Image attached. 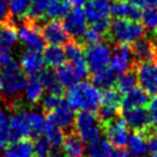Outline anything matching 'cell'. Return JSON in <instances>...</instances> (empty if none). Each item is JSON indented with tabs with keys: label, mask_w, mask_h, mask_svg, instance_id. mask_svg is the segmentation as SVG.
<instances>
[{
	"label": "cell",
	"mask_w": 157,
	"mask_h": 157,
	"mask_svg": "<svg viewBox=\"0 0 157 157\" xmlns=\"http://www.w3.org/2000/svg\"><path fill=\"white\" fill-rule=\"evenodd\" d=\"M126 146L128 148V154L132 157H144L149 151L148 141L144 135L139 132L129 134Z\"/></svg>",
	"instance_id": "cell-23"
},
{
	"label": "cell",
	"mask_w": 157,
	"mask_h": 157,
	"mask_svg": "<svg viewBox=\"0 0 157 157\" xmlns=\"http://www.w3.org/2000/svg\"><path fill=\"white\" fill-rule=\"evenodd\" d=\"M136 75L131 71H127L125 73L120 74V76L117 78L116 87L120 94H127L136 87Z\"/></svg>",
	"instance_id": "cell-33"
},
{
	"label": "cell",
	"mask_w": 157,
	"mask_h": 157,
	"mask_svg": "<svg viewBox=\"0 0 157 157\" xmlns=\"http://www.w3.org/2000/svg\"><path fill=\"white\" fill-rule=\"evenodd\" d=\"M88 144V157H110L113 151V146L104 137H98Z\"/></svg>",
	"instance_id": "cell-29"
},
{
	"label": "cell",
	"mask_w": 157,
	"mask_h": 157,
	"mask_svg": "<svg viewBox=\"0 0 157 157\" xmlns=\"http://www.w3.org/2000/svg\"><path fill=\"white\" fill-rule=\"evenodd\" d=\"M132 54L139 64L157 60V45L147 38H140L133 43Z\"/></svg>",
	"instance_id": "cell-16"
},
{
	"label": "cell",
	"mask_w": 157,
	"mask_h": 157,
	"mask_svg": "<svg viewBox=\"0 0 157 157\" xmlns=\"http://www.w3.org/2000/svg\"><path fill=\"white\" fill-rule=\"evenodd\" d=\"M141 20L143 22V27L149 30L157 29V8L146 7L144 12L141 15Z\"/></svg>",
	"instance_id": "cell-38"
},
{
	"label": "cell",
	"mask_w": 157,
	"mask_h": 157,
	"mask_svg": "<svg viewBox=\"0 0 157 157\" xmlns=\"http://www.w3.org/2000/svg\"><path fill=\"white\" fill-rule=\"evenodd\" d=\"M103 38V36L99 34L98 31L94 29L93 27L89 28V29H86L84 34L82 35V42L84 44L88 45H93V44H97L101 42V39Z\"/></svg>",
	"instance_id": "cell-42"
},
{
	"label": "cell",
	"mask_w": 157,
	"mask_h": 157,
	"mask_svg": "<svg viewBox=\"0 0 157 157\" xmlns=\"http://www.w3.org/2000/svg\"><path fill=\"white\" fill-rule=\"evenodd\" d=\"M43 59L46 66L49 67H59L60 65L65 64V52L64 49L58 45H50L44 49Z\"/></svg>",
	"instance_id": "cell-30"
},
{
	"label": "cell",
	"mask_w": 157,
	"mask_h": 157,
	"mask_svg": "<svg viewBox=\"0 0 157 157\" xmlns=\"http://www.w3.org/2000/svg\"><path fill=\"white\" fill-rule=\"evenodd\" d=\"M39 78L42 81V83L50 93L57 94V95H61L63 93V86L60 84L58 78L56 75V72L52 69H45L42 71V73L39 75Z\"/></svg>",
	"instance_id": "cell-32"
},
{
	"label": "cell",
	"mask_w": 157,
	"mask_h": 157,
	"mask_svg": "<svg viewBox=\"0 0 157 157\" xmlns=\"http://www.w3.org/2000/svg\"><path fill=\"white\" fill-rule=\"evenodd\" d=\"M136 78L148 95L157 96V60L137 65Z\"/></svg>",
	"instance_id": "cell-8"
},
{
	"label": "cell",
	"mask_w": 157,
	"mask_h": 157,
	"mask_svg": "<svg viewBox=\"0 0 157 157\" xmlns=\"http://www.w3.org/2000/svg\"><path fill=\"white\" fill-rule=\"evenodd\" d=\"M61 147L66 157H84L86 155L84 142L78 135L72 134L65 137V141Z\"/></svg>",
	"instance_id": "cell-25"
},
{
	"label": "cell",
	"mask_w": 157,
	"mask_h": 157,
	"mask_svg": "<svg viewBox=\"0 0 157 157\" xmlns=\"http://www.w3.org/2000/svg\"><path fill=\"white\" fill-rule=\"evenodd\" d=\"M63 102L64 101L61 99L60 95H57V94L53 93L46 94L42 97V106L45 111H53L54 109L58 108Z\"/></svg>",
	"instance_id": "cell-39"
},
{
	"label": "cell",
	"mask_w": 157,
	"mask_h": 157,
	"mask_svg": "<svg viewBox=\"0 0 157 157\" xmlns=\"http://www.w3.org/2000/svg\"><path fill=\"white\" fill-rule=\"evenodd\" d=\"M51 2L52 0H31V7L27 15V19L33 20V21L42 19L46 14V10Z\"/></svg>",
	"instance_id": "cell-35"
},
{
	"label": "cell",
	"mask_w": 157,
	"mask_h": 157,
	"mask_svg": "<svg viewBox=\"0 0 157 157\" xmlns=\"http://www.w3.org/2000/svg\"><path fill=\"white\" fill-rule=\"evenodd\" d=\"M123 119L127 127L139 133H147V129L150 128L151 124L148 111L143 108L124 109Z\"/></svg>",
	"instance_id": "cell-11"
},
{
	"label": "cell",
	"mask_w": 157,
	"mask_h": 157,
	"mask_svg": "<svg viewBox=\"0 0 157 157\" xmlns=\"http://www.w3.org/2000/svg\"><path fill=\"white\" fill-rule=\"evenodd\" d=\"M52 1H58V0H52Z\"/></svg>",
	"instance_id": "cell-52"
},
{
	"label": "cell",
	"mask_w": 157,
	"mask_h": 157,
	"mask_svg": "<svg viewBox=\"0 0 157 157\" xmlns=\"http://www.w3.org/2000/svg\"><path fill=\"white\" fill-rule=\"evenodd\" d=\"M156 30H157V29H156Z\"/></svg>",
	"instance_id": "cell-54"
},
{
	"label": "cell",
	"mask_w": 157,
	"mask_h": 157,
	"mask_svg": "<svg viewBox=\"0 0 157 157\" xmlns=\"http://www.w3.org/2000/svg\"><path fill=\"white\" fill-rule=\"evenodd\" d=\"M110 25H111V21L109 19H106V20H103V21H99V22L94 23V25H91V27L104 37L106 34H109Z\"/></svg>",
	"instance_id": "cell-45"
},
{
	"label": "cell",
	"mask_w": 157,
	"mask_h": 157,
	"mask_svg": "<svg viewBox=\"0 0 157 157\" xmlns=\"http://www.w3.org/2000/svg\"><path fill=\"white\" fill-rule=\"evenodd\" d=\"M88 0H68V2L71 4V6H74V7H81V6H84L87 4Z\"/></svg>",
	"instance_id": "cell-50"
},
{
	"label": "cell",
	"mask_w": 157,
	"mask_h": 157,
	"mask_svg": "<svg viewBox=\"0 0 157 157\" xmlns=\"http://www.w3.org/2000/svg\"><path fill=\"white\" fill-rule=\"evenodd\" d=\"M19 39L17 30L10 19L0 22V52L10 51Z\"/></svg>",
	"instance_id": "cell-18"
},
{
	"label": "cell",
	"mask_w": 157,
	"mask_h": 157,
	"mask_svg": "<svg viewBox=\"0 0 157 157\" xmlns=\"http://www.w3.org/2000/svg\"><path fill=\"white\" fill-rule=\"evenodd\" d=\"M52 117L61 129H71L74 126L75 113L74 110L69 106L67 102H63L57 109L52 111Z\"/></svg>",
	"instance_id": "cell-22"
},
{
	"label": "cell",
	"mask_w": 157,
	"mask_h": 157,
	"mask_svg": "<svg viewBox=\"0 0 157 157\" xmlns=\"http://www.w3.org/2000/svg\"><path fill=\"white\" fill-rule=\"evenodd\" d=\"M111 54H112V51L108 44L97 43V44L89 45L84 52L89 71L96 72L108 67L111 60Z\"/></svg>",
	"instance_id": "cell-6"
},
{
	"label": "cell",
	"mask_w": 157,
	"mask_h": 157,
	"mask_svg": "<svg viewBox=\"0 0 157 157\" xmlns=\"http://www.w3.org/2000/svg\"><path fill=\"white\" fill-rule=\"evenodd\" d=\"M12 141L10 116L7 111L0 109V150H4Z\"/></svg>",
	"instance_id": "cell-31"
},
{
	"label": "cell",
	"mask_w": 157,
	"mask_h": 157,
	"mask_svg": "<svg viewBox=\"0 0 157 157\" xmlns=\"http://www.w3.org/2000/svg\"><path fill=\"white\" fill-rule=\"evenodd\" d=\"M34 143L28 139L14 141L4 149L2 157H34Z\"/></svg>",
	"instance_id": "cell-21"
},
{
	"label": "cell",
	"mask_w": 157,
	"mask_h": 157,
	"mask_svg": "<svg viewBox=\"0 0 157 157\" xmlns=\"http://www.w3.org/2000/svg\"><path fill=\"white\" fill-rule=\"evenodd\" d=\"M10 131L13 141L34 137L30 111L17 110L10 116Z\"/></svg>",
	"instance_id": "cell-7"
},
{
	"label": "cell",
	"mask_w": 157,
	"mask_h": 157,
	"mask_svg": "<svg viewBox=\"0 0 157 157\" xmlns=\"http://www.w3.org/2000/svg\"><path fill=\"white\" fill-rule=\"evenodd\" d=\"M74 127L83 142L90 143L101 137V121L94 112L80 111L75 117Z\"/></svg>",
	"instance_id": "cell-4"
},
{
	"label": "cell",
	"mask_w": 157,
	"mask_h": 157,
	"mask_svg": "<svg viewBox=\"0 0 157 157\" xmlns=\"http://www.w3.org/2000/svg\"><path fill=\"white\" fill-rule=\"evenodd\" d=\"M105 133L108 136V141L113 147L124 148L127 144L129 133L127 129V125L125 124L123 118H116L111 123L104 125Z\"/></svg>",
	"instance_id": "cell-12"
},
{
	"label": "cell",
	"mask_w": 157,
	"mask_h": 157,
	"mask_svg": "<svg viewBox=\"0 0 157 157\" xmlns=\"http://www.w3.org/2000/svg\"><path fill=\"white\" fill-rule=\"evenodd\" d=\"M27 78L19 68V65L2 68L0 72V97L10 101L19 97L25 91Z\"/></svg>",
	"instance_id": "cell-2"
},
{
	"label": "cell",
	"mask_w": 157,
	"mask_h": 157,
	"mask_svg": "<svg viewBox=\"0 0 157 157\" xmlns=\"http://www.w3.org/2000/svg\"><path fill=\"white\" fill-rule=\"evenodd\" d=\"M148 148H149V151H151L152 154H157V133H154L149 136Z\"/></svg>",
	"instance_id": "cell-47"
},
{
	"label": "cell",
	"mask_w": 157,
	"mask_h": 157,
	"mask_svg": "<svg viewBox=\"0 0 157 157\" xmlns=\"http://www.w3.org/2000/svg\"><path fill=\"white\" fill-rule=\"evenodd\" d=\"M17 36L21 43L27 46L28 50L40 52L45 49V40L36 21L27 19L17 30Z\"/></svg>",
	"instance_id": "cell-5"
},
{
	"label": "cell",
	"mask_w": 157,
	"mask_h": 157,
	"mask_svg": "<svg viewBox=\"0 0 157 157\" xmlns=\"http://www.w3.org/2000/svg\"><path fill=\"white\" fill-rule=\"evenodd\" d=\"M71 10V4L68 1L64 0H58V1H52L50 4L49 8L46 10V15L51 20H58L60 17H65Z\"/></svg>",
	"instance_id": "cell-34"
},
{
	"label": "cell",
	"mask_w": 157,
	"mask_h": 157,
	"mask_svg": "<svg viewBox=\"0 0 157 157\" xmlns=\"http://www.w3.org/2000/svg\"><path fill=\"white\" fill-rule=\"evenodd\" d=\"M132 50L127 44H118L113 49L111 54V68L116 73L123 74L127 72L132 66Z\"/></svg>",
	"instance_id": "cell-14"
},
{
	"label": "cell",
	"mask_w": 157,
	"mask_h": 157,
	"mask_svg": "<svg viewBox=\"0 0 157 157\" xmlns=\"http://www.w3.org/2000/svg\"><path fill=\"white\" fill-rule=\"evenodd\" d=\"M64 52L66 59L75 68L78 78H86L88 75L89 68L88 65H87V61H86V57H84L83 46L80 43H78V42H75V40H68L65 44Z\"/></svg>",
	"instance_id": "cell-9"
},
{
	"label": "cell",
	"mask_w": 157,
	"mask_h": 157,
	"mask_svg": "<svg viewBox=\"0 0 157 157\" xmlns=\"http://www.w3.org/2000/svg\"><path fill=\"white\" fill-rule=\"evenodd\" d=\"M151 157H157V154H154V155H152Z\"/></svg>",
	"instance_id": "cell-51"
},
{
	"label": "cell",
	"mask_w": 157,
	"mask_h": 157,
	"mask_svg": "<svg viewBox=\"0 0 157 157\" xmlns=\"http://www.w3.org/2000/svg\"><path fill=\"white\" fill-rule=\"evenodd\" d=\"M127 2L132 4V5L136 6L139 8H142V7H147L148 5V0H126Z\"/></svg>",
	"instance_id": "cell-49"
},
{
	"label": "cell",
	"mask_w": 157,
	"mask_h": 157,
	"mask_svg": "<svg viewBox=\"0 0 157 157\" xmlns=\"http://www.w3.org/2000/svg\"><path fill=\"white\" fill-rule=\"evenodd\" d=\"M67 104L73 110L95 112L102 104V93L94 83L78 82L68 88Z\"/></svg>",
	"instance_id": "cell-1"
},
{
	"label": "cell",
	"mask_w": 157,
	"mask_h": 157,
	"mask_svg": "<svg viewBox=\"0 0 157 157\" xmlns=\"http://www.w3.org/2000/svg\"><path fill=\"white\" fill-rule=\"evenodd\" d=\"M111 14L116 19H126L131 21H139L141 19V8L129 4L127 1H119L114 2L111 7Z\"/></svg>",
	"instance_id": "cell-20"
},
{
	"label": "cell",
	"mask_w": 157,
	"mask_h": 157,
	"mask_svg": "<svg viewBox=\"0 0 157 157\" xmlns=\"http://www.w3.org/2000/svg\"><path fill=\"white\" fill-rule=\"evenodd\" d=\"M40 33L43 35L45 43L50 45H64L71 37L64 28V25L59 20H51L44 23L40 28Z\"/></svg>",
	"instance_id": "cell-10"
},
{
	"label": "cell",
	"mask_w": 157,
	"mask_h": 157,
	"mask_svg": "<svg viewBox=\"0 0 157 157\" xmlns=\"http://www.w3.org/2000/svg\"><path fill=\"white\" fill-rule=\"evenodd\" d=\"M56 75H57L60 84L63 86V88L64 87L69 88V87L78 83V80H80L75 68L71 64H63L59 67H57Z\"/></svg>",
	"instance_id": "cell-28"
},
{
	"label": "cell",
	"mask_w": 157,
	"mask_h": 157,
	"mask_svg": "<svg viewBox=\"0 0 157 157\" xmlns=\"http://www.w3.org/2000/svg\"><path fill=\"white\" fill-rule=\"evenodd\" d=\"M149 103V95H148L141 87L131 90L129 93L126 94V96L123 98L124 109H134V108H143L144 105Z\"/></svg>",
	"instance_id": "cell-24"
},
{
	"label": "cell",
	"mask_w": 157,
	"mask_h": 157,
	"mask_svg": "<svg viewBox=\"0 0 157 157\" xmlns=\"http://www.w3.org/2000/svg\"><path fill=\"white\" fill-rule=\"evenodd\" d=\"M148 114L150 118V121L157 127V96H155L148 103Z\"/></svg>",
	"instance_id": "cell-44"
},
{
	"label": "cell",
	"mask_w": 157,
	"mask_h": 157,
	"mask_svg": "<svg viewBox=\"0 0 157 157\" xmlns=\"http://www.w3.org/2000/svg\"><path fill=\"white\" fill-rule=\"evenodd\" d=\"M19 65L15 61L13 54L10 51H2L0 52V68H8V67H13Z\"/></svg>",
	"instance_id": "cell-43"
},
{
	"label": "cell",
	"mask_w": 157,
	"mask_h": 157,
	"mask_svg": "<svg viewBox=\"0 0 157 157\" xmlns=\"http://www.w3.org/2000/svg\"><path fill=\"white\" fill-rule=\"evenodd\" d=\"M146 28L139 21L126 19H116L111 22L109 34L117 44H133L135 40L142 38Z\"/></svg>",
	"instance_id": "cell-3"
},
{
	"label": "cell",
	"mask_w": 157,
	"mask_h": 157,
	"mask_svg": "<svg viewBox=\"0 0 157 157\" xmlns=\"http://www.w3.org/2000/svg\"><path fill=\"white\" fill-rule=\"evenodd\" d=\"M117 113H118V109L102 105V108H99V114H98L99 121H101V124H103V125L111 123L112 120H114L117 118Z\"/></svg>",
	"instance_id": "cell-40"
},
{
	"label": "cell",
	"mask_w": 157,
	"mask_h": 157,
	"mask_svg": "<svg viewBox=\"0 0 157 157\" xmlns=\"http://www.w3.org/2000/svg\"><path fill=\"white\" fill-rule=\"evenodd\" d=\"M111 2L110 0H88L84 5V14L91 25L109 19L111 14Z\"/></svg>",
	"instance_id": "cell-15"
},
{
	"label": "cell",
	"mask_w": 157,
	"mask_h": 157,
	"mask_svg": "<svg viewBox=\"0 0 157 157\" xmlns=\"http://www.w3.org/2000/svg\"><path fill=\"white\" fill-rule=\"evenodd\" d=\"M36 157H39V156H36Z\"/></svg>",
	"instance_id": "cell-53"
},
{
	"label": "cell",
	"mask_w": 157,
	"mask_h": 157,
	"mask_svg": "<svg viewBox=\"0 0 157 157\" xmlns=\"http://www.w3.org/2000/svg\"><path fill=\"white\" fill-rule=\"evenodd\" d=\"M25 93V99L31 104L37 103L42 99L43 94H44V86L42 83L39 76L33 75V76L29 78V80H27Z\"/></svg>",
	"instance_id": "cell-26"
},
{
	"label": "cell",
	"mask_w": 157,
	"mask_h": 157,
	"mask_svg": "<svg viewBox=\"0 0 157 157\" xmlns=\"http://www.w3.org/2000/svg\"><path fill=\"white\" fill-rule=\"evenodd\" d=\"M87 17L81 7H75L68 12L63 22L64 28L72 37H81L87 29Z\"/></svg>",
	"instance_id": "cell-13"
},
{
	"label": "cell",
	"mask_w": 157,
	"mask_h": 157,
	"mask_svg": "<svg viewBox=\"0 0 157 157\" xmlns=\"http://www.w3.org/2000/svg\"><path fill=\"white\" fill-rule=\"evenodd\" d=\"M44 133H45V139L49 141L52 148H60L63 146L65 141V134L63 129L59 127L57 123L54 121L52 114L50 113L45 118V124H44Z\"/></svg>",
	"instance_id": "cell-19"
},
{
	"label": "cell",
	"mask_w": 157,
	"mask_h": 157,
	"mask_svg": "<svg viewBox=\"0 0 157 157\" xmlns=\"http://www.w3.org/2000/svg\"><path fill=\"white\" fill-rule=\"evenodd\" d=\"M110 157H128V151H126L124 148H116L113 149Z\"/></svg>",
	"instance_id": "cell-48"
},
{
	"label": "cell",
	"mask_w": 157,
	"mask_h": 157,
	"mask_svg": "<svg viewBox=\"0 0 157 157\" xmlns=\"http://www.w3.org/2000/svg\"><path fill=\"white\" fill-rule=\"evenodd\" d=\"M91 80H93V83L97 88L108 89L111 88L113 84H116L117 76H116V72L112 68L105 67L103 69L93 72Z\"/></svg>",
	"instance_id": "cell-27"
},
{
	"label": "cell",
	"mask_w": 157,
	"mask_h": 157,
	"mask_svg": "<svg viewBox=\"0 0 157 157\" xmlns=\"http://www.w3.org/2000/svg\"><path fill=\"white\" fill-rule=\"evenodd\" d=\"M34 150L36 156L50 157V154H51V144H50L49 141L45 137H42V139H38L36 141V143L34 144Z\"/></svg>",
	"instance_id": "cell-41"
},
{
	"label": "cell",
	"mask_w": 157,
	"mask_h": 157,
	"mask_svg": "<svg viewBox=\"0 0 157 157\" xmlns=\"http://www.w3.org/2000/svg\"><path fill=\"white\" fill-rule=\"evenodd\" d=\"M10 13L16 17H27L31 7V0H10Z\"/></svg>",
	"instance_id": "cell-36"
},
{
	"label": "cell",
	"mask_w": 157,
	"mask_h": 157,
	"mask_svg": "<svg viewBox=\"0 0 157 157\" xmlns=\"http://www.w3.org/2000/svg\"><path fill=\"white\" fill-rule=\"evenodd\" d=\"M10 15V7L7 0H0V22L8 20Z\"/></svg>",
	"instance_id": "cell-46"
},
{
	"label": "cell",
	"mask_w": 157,
	"mask_h": 157,
	"mask_svg": "<svg viewBox=\"0 0 157 157\" xmlns=\"http://www.w3.org/2000/svg\"><path fill=\"white\" fill-rule=\"evenodd\" d=\"M121 102H123L121 94L119 93L117 89L108 88L102 94V105L118 109L120 106Z\"/></svg>",
	"instance_id": "cell-37"
},
{
	"label": "cell",
	"mask_w": 157,
	"mask_h": 157,
	"mask_svg": "<svg viewBox=\"0 0 157 157\" xmlns=\"http://www.w3.org/2000/svg\"><path fill=\"white\" fill-rule=\"evenodd\" d=\"M20 65H21V67L25 74L33 76V75H36L43 71L45 63L44 59H43V54H40L37 51L28 50L27 52L22 54L21 60H20Z\"/></svg>",
	"instance_id": "cell-17"
}]
</instances>
